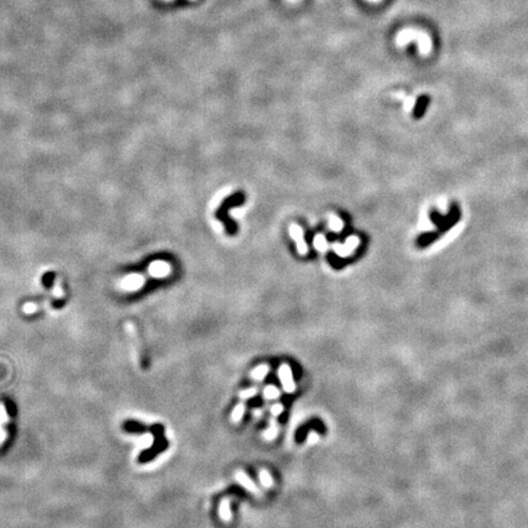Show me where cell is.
<instances>
[{"label":"cell","mask_w":528,"mask_h":528,"mask_svg":"<svg viewBox=\"0 0 528 528\" xmlns=\"http://www.w3.org/2000/svg\"><path fill=\"white\" fill-rule=\"evenodd\" d=\"M368 3H374V4H377V3H380L381 0H367Z\"/></svg>","instance_id":"obj_18"},{"label":"cell","mask_w":528,"mask_h":528,"mask_svg":"<svg viewBox=\"0 0 528 528\" xmlns=\"http://www.w3.org/2000/svg\"><path fill=\"white\" fill-rule=\"evenodd\" d=\"M244 411H246V405H244L243 402L237 403V405L234 407L233 412H231V422L240 423L244 415Z\"/></svg>","instance_id":"obj_10"},{"label":"cell","mask_w":528,"mask_h":528,"mask_svg":"<svg viewBox=\"0 0 528 528\" xmlns=\"http://www.w3.org/2000/svg\"><path fill=\"white\" fill-rule=\"evenodd\" d=\"M284 412V406L283 403H274V405L270 407V413H272V417H278Z\"/></svg>","instance_id":"obj_15"},{"label":"cell","mask_w":528,"mask_h":528,"mask_svg":"<svg viewBox=\"0 0 528 528\" xmlns=\"http://www.w3.org/2000/svg\"><path fill=\"white\" fill-rule=\"evenodd\" d=\"M269 423L270 426L267 428V430H264V433L262 434V438L266 439L267 442H272V440L275 439L279 434V427L278 422H276V417H272V418L269 419Z\"/></svg>","instance_id":"obj_6"},{"label":"cell","mask_w":528,"mask_h":528,"mask_svg":"<svg viewBox=\"0 0 528 528\" xmlns=\"http://www.w3.org/2000/svg\"><path fill=\"white\" fill-rule=\"evenodd\" d=\"M288 2H290V3H296V2H298V0H288Z\"/></svg>","instance_id":"obj_19"},{"label":"cell","mask_w":528,"mask_h":528,"mask_svg":"<svg viewBox=\"0 0 528 528\" xmlns=\"http://www.w3.org/2000/svg\"><path fill=\"white\" fill-rule=\"evenodd\" d=\"M428 103H429V98L428 97H427V96L419 97L418 102H417V104H416L415 113H413V114H415V116L417 117V119H418V117H420V116L423 115V114H425L426 108H427V105H428Z\"/></svg>","instance_id":"obj_12"},{"label":"cell","mask_w":528,"mask_h":528,"mask_svg":"<svg viewBox=\"0 0 528 528\" xmlns=\"http://www.w3.org/2000/svg\"><path fill=\"white\" fill-rule=\"evenodd\" d=\"M440 236H442V235H440L438 231H434V233L423 234L422 236L417 240V244H418L419 247H427V246H429L430 243L434 242L435 240H438Z\"/></svg>","instance_id":"obj_9"},{"label":"cell","mask_w":528,"mask_h":528,"mask_svg":"<svg viewBox=\"0 0 528 528\" xmlns=\"http://www.w3.org/2000/svg\"><path fill=\"white\" fill-rule=\"evenodd\" d=\"M235 479H236V482L241 485V487H243L247 491H250L251 494L257 495V497H262V491H260V489L257 487L256 483H254L252 479H251L250 476L247 474L246 472H243L242 469L236 471V473H235Z\"/></svg>","instance_id":"obj_5"},{"label":"cell","mask_w":528,"mask_h":528,"mask_svg":"<svg viewBox=\"0 0 528 528\" xmlns=\"http://www.w3.org/2000/svg\"><path fill=\"white\" fill-rule=\"evenodd\" d=\"M244 201V197L241 193H237V195H234L231 196V197L227 198V200L224 201L223 205H221V208L219 210H218L217 213V217L219 218V219H221L225 223V225H226V230L227 233H229L230 235H233L234 233H236V224H234L233 221H231L229 218H227V209H229L230 207H236V205H239L242 203V202Z\"/></svg>","instance_id":"obj_2"},{"label":"cell","mask_w":528,"mask_h":528,"mask_svg":"<svg viewBox=\"0 0 528 528\" xmlns=\"http://www.w3.org/2000/svg\"><path fill=\"white\" fill-rule=\"evenodd\" d=\"M269 371H270L269 364H259V366H257L256 368H253V369L251 371L250 377H251V379L260 381V380H263L267 376H268Z\"/></svg>","instance_id":"obj_7"},{"label":"cell","mask_w":528,"mask_h":528,"mask_svg":"<svg viewBox=\"0 0 528 528\" xmlns=\"http://www.w3.org/2000/svg\"><path fill=\"white\" fill-rule=\"evenodd\" d=\"M258 394V388H250V389L241 390L239 393V397L241 400H247L251 399V397L256 396Z\"/></svg>","instance_id":"obj_14"},{"label":"cell","mask_w":528,"mask_h":528,"mask_svg":"<svg viewBox=\"0 0 528 528\" xmlns=\"http://www.w3.org/2000/svg\"><path fill=\"white\" fill-rule=\"evenodd\" d=\"M319 440V434L317 432H314V430H311V432L308 433L307 435V442L308 444H315V443H318Z\"/></svg>","instance_id":"obj_16"},{"label":"cell","mask_w":528,"mask_h":528,"mask_svg":"<svg viewBox=\"0 0 528 528\" xmlns=\"http://www.w3.org/2000/svg\"><path fill=\"white\" fill-rule=\"evenodd\" d=\"M279 379L281 381L283 389L285 393L293 394L296 391V383L292 377V369L289 364L283 363L278 369Z\"/></svg>","instance_id":"obj_4"},{"label":"cell","mask_w":528,"mask_h":528,"mask_svg":"<svg viewBox=\"0 0 528 528\" xmlns=\"http://www.w3.org/2000/svg\"><path fill=\"white\" fill-rule=\"evenodd\" d=\"M410 43H417L418 50L420 53H427L430 49V41L425 34L417 32L416 29L405 28L400 31L395 37V44L397 47H406Z\"/></svg>","instance_id":"obj_1"},{"label":"cell","mask_w":528,"mask_h":528,"mask_svg":"<svg viewBox=\"0 0 528 528\" xmlns=\"http://www.w3.org/2000/svg\"><path fill=\"white\" fill-rule=\"evenodd\" d=\"M259 481H260V483H262L263 487L267 488V489L272 488L273 485H274V481H273L272 474H270L266 468H262L259 471Z\"/></svg>","instance_id":"obj_13"},{"label":"cell","mask_w":528,"mask_h":528,"mask_svg":"<svg viewBox=\"0 0 528 528\" xmlns=\"http://www.w3.org/2000/svg\"><path fill=\"white\" fill-rule=\"evenodd\" d=\"M280 394H281V391H280L275 385H267L263 390V397L267 400L279 399Z\"/></svg>","instance_id":"obj_11"},{"label":"cell","mask_w":528,"mask_h":528,"mask_svg":"<svg viewBox=\"0 0 528 528\" xmlns=\"http://www.w3.org/2000/svg\"><path fill=\"white\" fill-rule=\"evenodd\" d=\"M461 217H462L461 208H460V205L457 203H455L454 202V203H451V205H450L448 214L443 218L442 223H440V225L438 226V233L440 235H443V234H445L446 231L452 229V227H454L455 225L457 224L460 220H461Z\"/></svg>","instance_id":"obj_3"},{"label":"cell","mask_w":528,"mask_h":528,"mask_svg":"<svg viewBox=\"0 0 528 528\" xmlns=\"http://www.w3.org/2000/svg\"><path fill=\"white\" fill-rule=\"evenodd\" d=\"M260 413H262V412H260V410H253V416L259 417Z\"/></svg>","instance_id":"obj_17"},{"label":"cell","mask_w":528,"mask_h":528,"mask_svg":"<svg viewBox=\"0 0 528 528\" xmlns=\"http://www.w3.org/2000/svg\"><path fill=\"white\" fill-rule=\"evenodd\" d=\"M219 516L224 522H230L233 520V513L230 508V499H223L219 506Z\"/></svg>","instance_id":"obj_8"}]
</instances>
